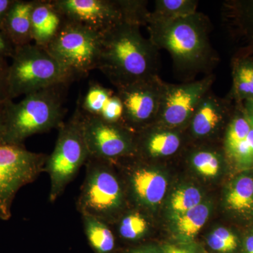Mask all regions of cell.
<instances>
[{
  "label": "cell",
  "instance_id": "1",
  "mask_svg": "<svg viewBox=\"0 0 253 253\" xmlns=\"http://www.w3.org/2000/svg\"><path fill=\"white\" fill-rule=\"evenodd\" d=\"M146 28L150 41L158 50L169 53L174 71L186 82L201 73H212L219 57L211 44V21L206 15L197 11L170 21L150 23Z\"/></svg>",
  "mask_w": 253,
  "mask_h": 253
},
{
  "label": "cell",
  "instance_id": "2",
  "mask_svg": "<svg viewBox=\"0 0 253 253\" xmlns=\"http://www.w3.org/2000/svg\"><path fill=\"white\" fill-rule=\"evenodd\" d=\"M140 28L121 21L103 34L97 69L116 89L159 76V50Z\"/></svg>",
  "mask_w": 253,
  "mask_h": 253
},
{
  "label": "cell",
  "instance_id": "3",
  "mask_svg": "<svg viewBox=\"0 0 253 253\" xmlns=\"http://www.w3.org/2000/svg\"><path fill=\"white\" fill-rule=\"evenodd\" d=\"M61 84L25 96L18 103H6L3 145H23L30 136L59 128L63 123L65 92Z\"/></svg>",
  "mask_w": 253,
  "mask_h": 253
},
{
  "label": "cell",
  "instance_id": "4",
  "mask_svg": "<svg viewBox=\"0 0 253 253\" xmlns=\"http://www.w3.org/2000/svg\"><path fill=\"white\" fill-rule=\"evenodd\" d=\"M11 59L7 76L9 100L75 81L45 49L33 43L16 47Z\"/></svg>",
  "mask_w": 253,
  "mask_h": 253
},
{
  "label": "cell",
  "instance_id": "5",
  "mask_svg": "<svg viewBox=\"0 0 253 253\" xmlns=\"http://www.w3.org/2000/svg\"><path fill=\"white\" fill-rule=\"evenodd\" d=\"M85 166V177L76 202L78 212L111 224L126 206L124 186L113 163L89 157Z\"/></svg>",
  "mask_w": 253,
  "mask_h": 253
},
{
  "label": "cell",
  "instance_id": "6",
  "mask_svg": "<svg viewBox=\"0 0 253 253\" xmlns=\"http://www.w3.org/2000/svg\"><path fill=\"white\" fill-rule=\"evenodd\" d=\"M89 157L79 103L72 116L59 128L54 151L48 156L43 172L49 176V201L54 203L62 196Z\"/></svg>",
  "mask_w": 253,
  "mask_h": 253
},
{
  "label": "cell",
  "instance_id": "7",
  "mask_svg": "<svg viewBox=\"0 0 253 253\" xmlns=\"http://www.w3.org/2000/svg\"><path fill=\"white\" fill-rule=\"evenodd\" d=\"M103 34L66 19L45 49L74 80L97 69Z\"/></svg>",
  "mask_w": 253,
  "mask_h": 253
},
{
  "label": "cell",
  "instance_id": "8",
  "mask_svg": "<svg viewBox=\"0 0 253 253\" xmlns=\"http://www.w3.org/2000/svg\"><path fill=\"white\" fill-rule=\"evenodd\" d=\"M47 155L23 145H0V219L9 220L16 195L43 172Z\"/></svg>",
  "mask_w": 253,
  "mask_h": 253
},
{
  "label": "cell",
  "instance_id": "9",
  "mask_svg": "<svg viewBox=\"0 0 253 253\" xmlns=\"http://www.w3.org/2000/svg\"><path fill=\"white\" fill-rule=\"evenodd\" d=\"M83 126L89 157L113 163L135 156V133L121 123L83 113Z\"/></svg>",
  "mask_w": 253,
  "mask_h": 253
},
{
  "label": "cell",
  "instance_id": "10",
  "mask_svg": "<svg viewBox=\"0 0 253 253\" xmlns=\"http://www.w3.org/2000/svg\"><path fill=\"white\" fill-rule=\"evenodd\" d=\"M214 79L215 76L211 73L181 84L165 83L156 123L174 129H185L199 103L211 90Z\"/></svg>",
  "mask_w": 253,
  "mask_h": 253
},
{
  "label": "cell",
  "instance_id": "11",
  "mask_svg": "<svg viewBox=\"0 0 253 253\" xmlns=\"http://www.w3.org/2000/svg\"><path fill=\"white\" fill-rule=\"evenodd\" d=\"M164 83L156 76L117 89L123 104V126L137 132L157 122Z\"/></svg>",
  "mask_w": 253,
  "mask_h": 253
},
{
  "label": "cell",
  "instance_id": "12",
  "mask_svg": "<svg viewBox=\"0 0 253 253\" xmlns=\"http://www.w3.org/2000/svg\"><path fill=\"white\" fill-rule=\"evenodd\" d=\"M68 21L104 34L123 21L120 0H52Z\"/></svg>",
  "mask_w": 253,
  "mask_h": 253
},
{
  "label": "cell",
  "instance_id": "13",
  "mask_svg": "<svg viewBox=\"0 0 253 253\" xmlns=\"http://www.w3.org/2000/svg\"><path fill=\"white\" fill-rule=\"evenodd\" d=\"M230 111L228 101L211 90L199 103L186 128L194 139L212 137L223 126L229 125L232 118Z\"/></svg>",
  "mask_w": 253,
  "mask_h": 253
},
{
  "label": "cell",
  "instance_id": "14",
  "mask_svg": "<svg viewBox=\"0 0 253 253\" xmlns=\"http://www.w3.org/2000/svg\"><path fill=\"white\" fill-rule=\"evenodd\" d=\"M126 177L131 199L138 206L154 207L166 195L167 179L155 168L134 164L126 168Z\"/></svg>",
  "mask_w": 253,
  "mask_h": 253
},
{
  "label": "cell",
  "instance_id": "15",
  "mask_svg": "<svg viewBox=\"0 0 253 253\" xmlns=\"http://www.w3.org/2000/svg\"><path fill=\"white\" fill-rule=\"evenodd\" d=\"M182 129L154 123L135 133V156L157 159L171 157L183 145Z\"/></svg>",
  "mask_w": 253,
  "mask_h": 253
},
{
  "label": "cell",
  "instance_id": "16",
  "mask_svg": "<svg viewBox=\"0 0 253 253\" xmlns=\"http://www.w3.org/2000/svg\"><path fill=\"white\" fill-rule=\"evenodd\" d=\"M65 21L66 18L52 0H36L31 14L33 44L45 49Z\"/></svg>",
  "mask_w": 253,
  "mask_h": 253
},
{
  "label": "cell",
  "instance_id": "17",
  "mask_svg": "<svg viewBox=\"0 0 253 253\" xmlns=\"http://www.w3.org/2000/svg\"><path fill=\"white\" fill-rule=\"evenodd\" d=\"M36 0H14L0 24L1 30L16 47L33 42L31 14Z\"/></svg>",
  "mask_w": 253,
  "mask_h": 253
},
{
  "label": "cell",
  "instance_id": "18",
  "mask_svg": "<svg viewBox=\"0 0 253 253\" xmlns=\"http://www.w3.org/2000/svg\"><path fill=\"white\" fill-rule=\"evenodd\" d=\"M229 211L243 216L253 214V175L242 174L229 184L225 194Z\"/></svg>",
  "mask_w": 253,
  "mask_h": 253
},
{
  "label": "cell",
  "instance_id": "19",
  "mask_svg": "<svg viewBox=\"0 0 253 253\" xmlns=\"http://www.w3.org/2000/svg\"><path fill=\"white\" fill-rule=\"evenodd\" d=\"M84 234L95 253H113L116 236L109 224L90 215H82Z\"/></svg>",
  "mask_w": 253,
  "mask_h": 253
},
{
  "label": "cell",
  "instance_id": "20",
  "mask_svg": "<svg viewBox=\"0 0 253 253\" xmlns=\"http://www.w3.org/2000/svg\"><path fill=\"white\" fill-rule=\"evenodd\" d=\"M210 212L208 204L201 203L187 212L174 216L176 235L181 242H191L206 224Z\"/></svg>",
  "mask_w": 253,
  "mask_h": 253
},
{
  "label": "cell",
  "instance_id": "21",
  "mask_svg": "<svg viewBox=\"0 0 253 253\" xmlns=\"http://www.w3.org/2000/svg\"><path fill=\"white\" fill-rule=\"evenodd\" d=\"M198 6L199 1L196 0H156L148 24L185 17L197 12Z\"/></svg>",
  "mask_w": 253,
  "mask_h": 253
},
{
  "label": "cell",
  "instance_id": "22",
  "mask_svg": "<svg viewBox=\"0 0 253 253\" xmlns=\"http://www.w3.org/2000/svg\"><path fill=\"white\" fill-rule=\"evenodd\" d=\"M232 95L239 102L253 100V61L237 59L233 66Z\"/></svg>",
  "mask_w": 253,
  "mask_h": 253
},
{
  "label": "cell",
  "instance_id": "23",
  "mask_svg": "<svg viewBox=\"0 0 253 253\" xmlns=\"http://www.w3.org/2000/svg\"><path fill=\"white\" fill-rule=\"evenodd\" d=\"M149 230V222L139 211H130L120 216L116 231L120 238L129 242L142 239Z\"/></svg>",
  "mask_w": 253,
  "mask_h": 253
},
{
  "label": "cell",
  "instance_id": "24",
  "mask_svg": "<svg viewBox=\"0 0 253 253\" xmlns=\"http://www.w3.org/2000/svg\"><path fill=\"white\" fill-rule=\"evenodd\" d=\"M189 161L197 172L208 177L217 175L221 168V154L208 148L195 150L190 154Z\"/></svg>",
  "mask_w": 253,
  "mask_h": 253
},
{
  "label": "cell",
  "instance_id": "25",
  "mask_svg": "<svg viewBox=\"0 0 253 253\" xmlns=\"http://www.w3.org/2000/svg\"><path fill=\"white\" fill-rule=\"evenodd\" d=\"M114 91L99 83H91L83 102L80 103L82 113L89 116H99L108 100Z\"/></svg>",
  "mask_w": 253,
  "mask_h": 253
},
{
  "label": "cell",
  "instance_id": "26",
  "mask_svg": "<svg viewBox=\"0 0 253 253\" xmlns=\"http://www.w3.org/2000/svg\"><path fill=\"white\" fill-rule=\"evenodd\" d=\"M202 194L197 188L185 186L173 193L170 200V209L174 216L187 212L201 204Z\"/></svg>",
  "mask_w": 253,
  "mask_h": 253
},
{
  "label": "cell",
  "instance_id": "27",
  "mask_svg": "<svg viewBox=\"0 0 253 253\" xmlns=\"http://www.w3.org/2000/svg\"><path fill=\"white\" fill-rule=\"evenodd\" d=\"M208 244L212 251L219 253H234L241 247L237 235L225 227L213 231L208 237Z\"/></svg>",
  "mask_w": 253,
  "mask_h": 253
},
{
  "label": "cell",
  "instance_id": "28",
  "mask_svg": "<svg viewBox=\"0 0 253 253\" xmlns=\"http://www.w3.org/2000/svg\"><path fill=\"white\" fill-rule=\"evenodd\" d=\"M234 6H229L234 11L236 20L242 27L243 31L253 39V1L236 3Z\"/></svg>",
  "mask_w": 253,
  "mask_h": 253
},
{
  "label": "cell",
  "instance_id": "29",
  "mask_svg": "<svg viewBox=\"0 0 253 253\" xmlns=\"http://www.w3.org/2000/svg\"><path fill=\"white\" fill-rule=\"evenodd\" d=\"M123 108L122 101L117 93L111 96L98 117L106 122L122 124Z\"/></svg>",
  "mask_w": 253,
  "mask_h": 253
},
{
  "label": "cell",
  "instance_id": "30",
  "mask_svg": "<svg viewBox=\"0 0 253 253\" xmlns=\"http://www.w3.org/2000/svg\"><path fill=\"white\" fill-rule=\"evenodd\" d=\"M9 65L6 59H0V101L9 100L8 97L7 76Z\"/></svg>",
  "mask_w": 253,
  "mask_h": 253
},
{
  "label": "cell",
  "instance_id": "31",
  "mask_svg": "<svg viewBox=\"0 0 253 253\" xmlns=\"http://www.w3.org/2000/svg\"><path fill=\"white\" fill-rule=\"evenodd\" d=\"M16 48L12 42L10 41L4 32L0 29V59L12 58Z\"/></svg>",
  "mask_w": 253,
  "mask_h": 253
},
{
  "label": "cell",
  "instance_id": "32",
  "mask_svg": "<svg viewBox=\"0 0 253 253\" xmlns=\"http://www.w3.org/2000/svg\"><path fill=\"white\" fill-rule=\"evenodd\" d=\"M8 100L0 101V145H3L5 130V118H6V103Z\"/></svg>",
  "mask_w": 253,
  "mask_h": 253
},
{
  "label": "cell",
  "instance_id": "33",
  "mask_svg": "<svg viewBox=\"0 0 253 253\" xmlns=\"http://www.w3.org/2000/svg\"><path fill=\"white\" fill-rule=\"evenodd\" d=\"M243 112L250 126L253 129V100H246L242 104Z\"/></svg>",
  "mask_w": 253,
  "mask_h": 253
},
{
  "label": "cell",
  "instance_id": "34",
  "mask_svg": "<svg viewBox=\"0 0 253 253\" xmlns=\"http://www.w3.org/2000/svg\"><path fill=\"white\" fill-rule=\"evenodd\" d=\"M241 249V253H253V230L249 231L245 236Z\"/></svg>",
  "mask_w": 253,
  "mask_h": 253
},
{
  "label": "cell",
  "instance_id": "35",
  "mask_svg": "<svg viewBox=\"0 0 253 253\" xmlns=\"http://www.w3.org/2000/svg\"><path fill=\"white\" fill-rule=\"evenodd\" d=\"M163 253H197L194 250L168 245L163 249Z\"/></svg>",
  "mask_w": 253,
  "mask_h": 253
},
{
  "label": "cell",
  "instance_id": "36",
  "mask_svg": "<svg viewBox=\"0 0 253 253\" xmlns=\"http://www.w3.org/2000/svg\"><path fill=\"white\" fill-rule=\"evenodd\" d=\"M126 253H163L157 249V248L152 246H140L130 249Z\"/></svg>",
  "mask_w": 253,
  "mask_h": 253
},
{
  "label": "cell",
  "instance_id": "37",
  "mask_svg": "<svg viewBox=\"0 0 253 253\" xmlns=\"http://www.w3.org/2000/svg\"><path fill=\"white\" fill-rule=\"evenodd\" d=\"M14 1V0H0V24Z\"/></svg>",
  "mask_w": 253,
  "mask_h": 253
}]
</instances>
